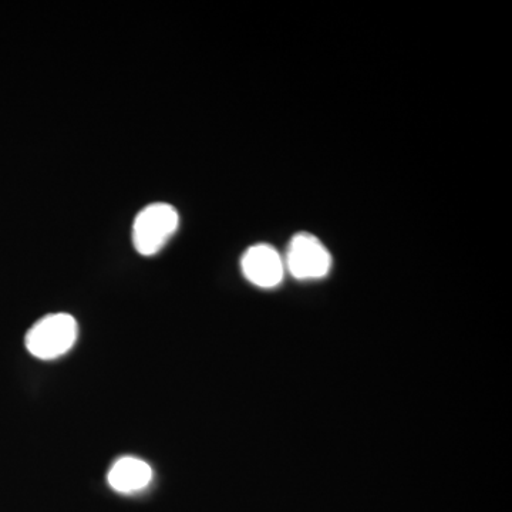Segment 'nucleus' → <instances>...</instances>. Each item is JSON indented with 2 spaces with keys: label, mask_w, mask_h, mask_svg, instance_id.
Segmentation results:
<instances>
[{
  "label": "nucleus",
  "mask_w": 512,
  "mask_h": 512,
  "mask_svg": "<svg viewBox=\"0 0 512 512\" xmlns=\"http://www.w3.org/2000/svg\"><path fill=\"white\" fill-rule=\"evenodd\" d=\"M242 274L251 284L271 289L281 284L285 275V262L274 247L254 245L241 259Z\"/></svg>",
  "instance_id": "obj_4"
},
{
  "label": "nucleus",
  "mask_w": 512,
  "mask_h": 512,
  "mask_svg": "<svg viewBox=\"0 0 512 512\" xmlns=\"http://www.w3.org/2000/svg\"><path fill=\"white\" fill-rule=\"evenodd\" d=\"M107 480L111 488L119 493H137L153 480V468L140 458L123 457L110 468Z\"/></svg>",
  "instance_id": "obj_5"
},
{
  "label": "nucleus",
  "mask_w": 512,
  "mask_h": 512,
  "mask_svg": "<svg viewBox=\"0 0 512 512\" xmlns=\"http://www.w3.org/2000/svg\"><path fill=\"white\" fill-rule=\"evenodd\" d=\"M79 333L76 319L67 313H53L40 319L26 335V349L42 360H53L73 348Z\"/></svg>",
  "instance_id": "obj_1"
},
{
  "label": "nucleus",
  "mask_w": 512,
  "mask_h": 512,
  "mask_svg": "<svg viewBox=\"0 0 512 512\" xmlns=\"http://www.w3.org/2000/svg\"><path fill=\"white\" fill-rule=\"evenodd\" d=\"M285 269L296 279H320L329 274L332 256L315 235H295L286 252Z\"/></svg>",
  "instance_id": "obj_3"
},
{
  "label": "nucleus",
  "mask_w": 512,
  "mask_h": 512,
  "mask_svg": "<svg viewBox=\"0 0 512 512\" xmlns=\"http://www.w3.org/2000/svg\"><path fill=\"white\" fill-rule=\"evenodd\" d=\"M180 217L173 205L165 202L147 205L138 212L133 224V244L138 254L153 256L173 237Z\"/></svg>",
  "instance_id": "obj_2"
}]
</instances>
